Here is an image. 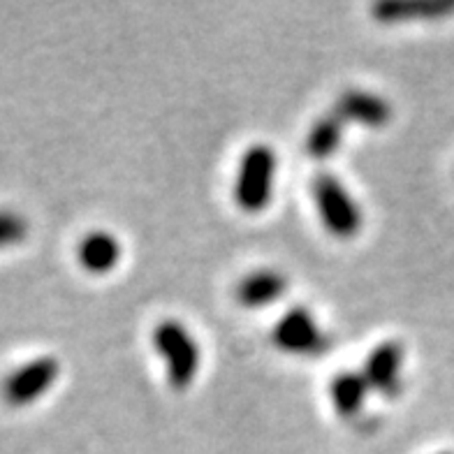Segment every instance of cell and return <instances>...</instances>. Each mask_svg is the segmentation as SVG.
<instances>
[{
  "mask_svg": "<svg viewBox=\"0 0 454 454\" xmlns=\"http://www.w3.org/2000/svg\"><path fill=\"white\" fill-rule=\"evenodd\" d=\"M278 158L270 144H253L244 151L234 179V202L244 214H262L271 204Z\"/></svg>",
  "mask_w": 454,
  "mask_h": 454,
  "instance_id": "cell-1",
  "label": "cell"
},
{
  "mask_svg": "<svg viewBox=\"0 0 454 454\" xmlns=\"http://www.w3.org/2000/svg\"><path fill=\"white\" fill-rule=\"evenodd\" d=\"M311 195L320 223L334 239L350 241L359 237L364 227L362 207L334 174L317 172L311 181Z\"/></svg>",
  "mask_w": 454,
  "mask_h": 454,
  "instance_id": "cell-2",
  "label": "cell"
},
{
  "mask_svg": "<svg viewBox=\"0 0 454 454\" xmlns=\"http://www.w3.org/2000/svg\"><path fill=\"white\" fill-rule=\"evenodd\" d=\"M153 348L165 364L169 387L184 392L195 383L200 364H202V350H200L198 339L184 323L179 320L158 323V327L153 329Z\"/></svg>",
  "mask_w": 454,
  "mask_h": 454,
  "instance_id": "cell-3",
  "label": "cell"
},
{
  "mask_svg": "<svg viewBox=\"0 0 454 454\" xmlns=\"http://www.w3.org/2000/svg\"><path fill=\"white\" fill-rule=\"evenodd\" d=\"M271 343L281 353L294 357H325L332 348L329 334L306 306H293L281 316L271 329Z\"/></svg>",
  "mask_w": 454,
  "mask_h": 454,
  "instance_id": "cell-4",
  "label": "cell"
},
{
  "mask_svg": "<svg viewBox=\"0 0 454 454\" xmlns=\"http://www.w3.org/2000/svg\"><path fill=\"white\" fill-rule=\"evenodd\" d=\"M60 376V362L54 355H43L17 366L0 383V396L7 406L26 408L43 399Z\"/></svg>",
  "mask_w": 454,
  "mask_h": 454,
  "instance_id": "cell-5",
  "label": "cell"
},
{
  "mask_svg": "<svg viewBox=\"0 0 454 454\" xmlns=\"http://www.w3.org/2000/svg\"><path fill=\"white\" fill-rule=\"evenodd\" d=\"M403 362H406V350L401 340L378 343L362 369L371 392H376L383 399H399L403 392Z\"/></svg>",
  "mask_w": 454,
  "mask_h": 454,
  "instance_id": "cell-6",
  "label": "cell"
},
{
  "mask_svg": "<svg viewBox=\"0 0 454 454\" xmlns=\"http://www.w3.org/2000/svg\"><path fill=\"white\" fill-rule=\"evenodd\" d=\"M346 123H359L371 130H383L395 119V107L380 93L364 89H346L334 105Z\"/></svg>",
  "mask_w": 454,
  "mask_h": 454,
  "instance_id": "cell-7",
  "label": "cell"
},
{
  "mask_svg": "<svg viewBox=\"0 0 454 454\" xmlns=\"http://www.w3.org/2000/svg\"><path fill=\"white\" fill-rule=\"evenodd\" d=\"M450 14H454V0H389L371 7L373 21L383 26L438 21Z\"/></svg>",
  "mask_w": 454,
  "mask_h": 454,
  "instance_id": "cell-8",
  "label": "cell"
},
{
  "mask_svg": "<svg viewBox=\"0 0 454 454\" xmlns=\"http://www.w3.org/2000/svg\"><path fill=\"white\" fill-rule=\"evenodd\" d=\"M290 290L287 276L278 270H257L246 274L237 287H234V299L244 309H264V306L276 304L283 294Z\"/></svg>",
  "mask_w": 454,
  "mask_h": 454,
  "instance_id": "cell-9",
  "label": "cell"
},
{
  "mask_svg": "<svg viewBox=\"0 0 454 454\" xmlns=\"http://www.w3.org/2000/svg\"><path fill=\"white\" fill-rule=\"evenodd\" d=\"M121 257H123L121 241L107 230H93L77 246V262L86 274H112L121 264Z\"/></svg>",
  "mask_w": 454,
  "mask_h": 454,
  "instance_id": "cell-10",
  "label": "cell"
},
{
  "mask_svg": "<svg viewBox=\"0 0 454 454\" xmlns=\"http://www.w3.org/2000/svg\"><path fill=\"white\" fill-rule=\"evenodd\" d=\"M369 392L371 389L362 376V371H339L329 383L332 408L343 419H355L357 415H362Z\"/></svg>",
  "mask_w": 454,
  "mask_h": 454,
  "instance_id": "cell-11",
  "label": "cell"
},
{
  "mask_svg": "<svg viewBox=\"0 0 454 454\" xmlns=\"http://www.w3.org/2000/svg\"><path fill=\"white\" fill-rule=\"evenodd\" d=\"M346 121L340 119V114L334 107L323 114L320 119L313 123V128L306 135V153L313 160H327L339 151L343 135H346Z\"/></svg>",
  "mask_w": 454,
  "mask_h": 454,
  "instance_id": "cell-12",
  "label": "cell"
},
{
  "mask_svg": "<svg viewBox=\"0 0 454 454\" xmlns=\"http://www.w3.org/2000/svg\"><path fill=\"white\" fill-rule=\"evenodd\" d=\"M30 223L24 214L14 209H0V251L19 246L28 237Z\"/></svg>",
  "mask_w": 454,
  "mask_h": 454,
  "instance_id": "cell-13",
  "label": "cell"
},
{
  "mask_svg": "<svg viewBox=\"0 0 454 454\" xmlns=\"http://www.w3.org/2000/svg\"><path fill=\"white\" fill-rule=\"evenodd\" d=\"M438 454H454V452H438Z\"/></svg>",
  "mask_w": 454,
  "mask_h": 454,
  "instance_id": "cell-14",
  "label": "cell"
}]
</instances>
